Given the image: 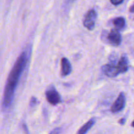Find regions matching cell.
Instances as JSON below:
<instances>
[{
  "label": "cell",
  "instance_id": "6da1fadb",
  "mask_svg": "<svg viewBox=\"0 0 134 134\" xmlns=\"http://www.w3.org/2000/svg\"><path fill=\"white\" fill-rule=\"evenodd\" d=\"M27 54L23 52L17 60L8 77L4 91L3 106L4 108H9L13 102L16 88L18 85L20 77L27 63Z\"/></svg>",
  "mask_w": 134,
  "mask_h": 134
},
{
  "label": "cell",
  "instance_id": "7a4b0ae2",
  "mask_svg": "<svg viewBox=\"0 0 134 134\" xmlns=\"http://www.w3.org/2000/svg\"><path fill=\"white\" fill-rule=\"evenodd\" d=\"M45 97L47 102L53 105H56L61 102L60 94L53 85H51L47 88L45 91Z\"/></svg>",
  "mask_w": 134,
  "mask_h": 134
},
{
  "label": "cell",
  "instance_id": "3957f363",
  "mask_svg": "<svg viewBox=\"0 0 134 134\" xmlns=\"http://www.w3.org/2000/svg\"><path fill=\"white\" fill-rule=\"evenodd\" d=\"M97 17V12L93 9L88 10L87 13L85 14L83 24H84V26L89 31H92L95 28Z\"/></svg>",
  "mask_w": 134,
  "mask_h": 134
},
{
  "label": "cell",
  "instance_id": "277c9868",
  "mask_svg": "<svg viewBox=\"0 0 134 134\" xmlns=\"http://www.w3.org/2000/svg\"><path fill=\"white\" fill-rule=\"evenodd\" d=\"M126 104V96L123 92H121L117 98L116 100L114 102L110 108V111L113 113H117L124 108Z\"/></svg>",
  "mask_w": 134,
  "mask_h": 134
},
{
  "label": "cell",
  "instance_id": "5b68a950",
  "mask_svg": "<svg viewBox=\"0 0 134 134\" xmlns=\"http://www.w3.org/2000/svg\"><path fill=\"white\" fill-rule=\"evenodd\" d=\"M102 72L106 76L109 77H115L118 75L116 69V65L114 62H111L107 64H105L101 68Z\"/></svg>",
  "mask_w": 134,
  "mask_h": 134
},
{
  "label": "cell",
  "instance_id": "8992f818",
  "mask_svg": "<svg viewBox=\"0 0 134 134\" xmlns=\"http://www.w3.org/2000/svg\"><path fill=\"white\" fill-rule=\"evenodd\" d=\"M109 43L114 46H118L122 42V37L120 33L116 29H112L107 36Z\"/></svg>",
  "mask_w": 134,
  "mask_h": 134
},
{
  "label": "cell",
  "instance_id": "52a82bcc",
  "mask_svg": "<svg viewBox=\"0 0 134 134\" xmlns=\"http://www.w3.org/2000/svg\"><path fill=\"white\" fill-rule=\"evenodd\" d=\"M72 65L70 62L66 58L61 59V73L62 77H66L69 75L72 72Z\"/></svg>",
  "mask_w": 134,
  "mask_h": 134
},
{
  "label": "cell",
  "instance_id": "ba28073f",
  "mask_svg": "<svg viewBox=\"0 0 134 134\" xmlns=\"http://www.w3.org/2000/svg\"><path fill=\"white\" fill-rule=\"evenodd\" d=\"M129 68V62L128 59L126 56H123L118 62V64L116 65L117 71L118 75L120 73H126Z\"/></svg>",
  "mask_w": 134,
  "mask_h": 134
},
{
  "label": "cell",
  "instance_id": "9c48e42d",
  "mask_svg": "<svg viewBox=\"0 0 134 134\" xmlns=\"http://www.w3.org/2000/svg\"><path fill=\"white\" fill-rule=\"evenodd\" d=\"M95 119L94 118H92L88 122H87L78 131V134H86L87 132L92 128L93 125L95 123Z\"/></svg>",
  "mask_w": 134,
  "mask_h": 134
},
{
  "label": "cell",
  "instance_id": "30bf717a",
  "mask_svg": "<svg viewBox=\"0 0 134 134\" xmlns=\"http://www.w3.org/2000/svg\"><path fill=\"white\" fill-rule=\"evenodd\" d=\"M112 22L117 30H122L125 27V25H126V20H125L124 18L122 16L117 17V18H114Z\"/></svg>",
  "mask_w": 134,
  "mask_h": 134
},
{
  "label": "cell",
  "instance_id": "8fae6325",
  "mask_svg": "<svg viewBox=\"0 0 134 134\" xmlns=\"http://www.w3.org/2000/svg\"><path fill=\"white\" fill-rule=\"evenodd\" d=\"M123 2V0H110V3L114 5H118Z\"/></svg>",
  "mask_w": 134,
  "mask_h": 134
},
{
  "label": "cell",
  "instance_id": "7c38bea8",
  "mask_svg": "<svg viewBox=\"0 0 134 134\" xmlns=\"http://www.w3.org/2000/svg\"><path fill=\"white\" fill-rule=\"evenodd\" d=\"M60 132H61V129L60 128H56L54 130H53L49 134H60Z\"/></svg>",
  "mask_w": 134,
  "mask_h": 134
},
{
  "label": "cell",
  "instance_id": "4fadbf2b",
  "mask_svg": "<svg viewBox=\"0 0 134 134\" xmlns=\"http://www.w3.org/2000/svg\"><path fill=\"white\" fill-rule=\"evenodd\" d=\"M37 103V99L35 97H32L31 99H30V106L33 107V106L35 105Z\"/></svg>",
  "mask_w": 134,
  "mask_h": 134
},
{
  "label": "cell",
  "instance_id": "5bb4252c",
  "mask_svg": "<svg viewBox=\"0 0 134 134\" xmlns=\"http://www.w3.org/2000/svg\"><path fill=\"white\" fill-rule=\"evenodd\" d=\"M22 128H23V130H24V131L25 133L28 134V129L27 126H26V124H22Z\"/></svg>",
  "mask_w": 134,
  "mask_h": 134
},
{
  "label": "cell",
  "instance_id": "9a60e30c",
  "mask_svg": "<svg viewBox=\"0 0 134 134\" xmlns=\"http://www.w3.org/2000/svg\"><path fill=\"white\" fill-rule=\"evenodd\" d=\"M125 122H126V120H125L124 119H122L118 121V122H119L120 124H122V125H123V124H125Z\"/></svg>",
  "mask_w": 134,
  "mask_h": 134
},
{
  "label": "cell",
  "instance_id": "2e32d148",
  "mask_svg": "<svg viewBox=\"0 0 134 134\" xmlns=\"http://www.w3.org/2000/svg\"><path fill=\"white\" fill-rule=\"evenodd\" d=\"M131 126H132L133 128H134V120L133 121V122L131 123Z\"/></svg>",
  "mask_w": 134,
  "mask_h": 134
}]
</instances>
